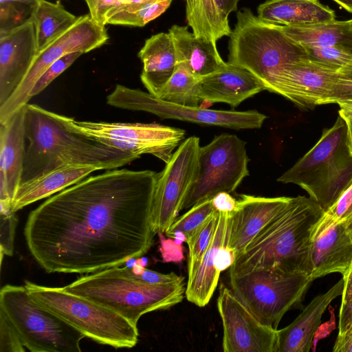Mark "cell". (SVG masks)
<instances>
[{
	"instance_id": "6da1fadb",
	"label": "cell",
	"mask_w": 352,
	"mask_h": 352,
	"mask_svg": "<svg viewBox=\"0 0 352 352\" xmlns=\"http://www.w3.org/2000/svg\"><path fill=\"white\" fill-rule=\"evenodd\" d=\"M157 173L126 168L85 177L32 210L28 250L48 273L89 274L121 266L151 248Z\"/></svg>"
},
{
	"instance_id": "7a4b0ae2",
	"label": "cell",
	"mask_w": 352,
	"mask_h": 352,
	"mask_svg": "<svg viewBox=\"0 0 352 352\" xmlns=\"http://www.w3.org/2000/svg\"><path fill=\"white\" fill-rule=\"evenodd\" d=\"M25 138L28 144L21 184L67 165L111 170L138 158L69 131L56 113L34 104L25 105Z\"/></svg>"
},
{
	"instance_id": "3957f363",
	"label": "cell",
	"mask_w": 352,
	"mask_h": 352,
	"mask_svg": "<svg viewBox=\"0 0 352 352\" xmlns=\"http://www.w3.org/2000/svg\"><path fill=\"white\" fill-rule=\"evenodd\" d=\"M324 213L321 206L310 197H291L236 257L229 273L276 268L309 276L311 236Z\"/></svg>"
},
{
	"instance_id": "277c9868",
	"label": "cell",
	"mask_w": 352,
	"mask_h": 352,
	"mask_svg": "<svg viewBox=\"0 0 352 352\" xmlns=\"http://www.w3.org/2000/svg\"><path fill=\"white\" fill-rule=\"evenodd\" d=\"M63 287L115 311L137 325L142 316L181 302L186 286L184 278L166 284L140 281L118 266L87 274Z\"/></svg>"
},
{
	"instance_id": "5b68a950",
	"label": "cell",
	"mask_w": 352,
	"mask_h": 352,
	"mask_svg": "<svg viewBox=\"0 0 352 352\" xmlns=\"http://www.w3.org/2000/svg\"><path fill=\"white\" fill-rule=\"evenodd\" d=\"M352 155L346 126L339 116L318 142L277 181L294 184L327 211L351 184Z\"/></svg>"
},
{
	"instance_id": "8992f818",
	"label": "cell",
	"mask_w": 352,
	"mask_h": 352,
	"mask_svg": "<svg viewBox=\"0 0 352 352\" xmlns=\"http://www.w3.org/2000/svg\"><path fill=\"white\" fill-rule=\"evenodd\" d=\"M228 43V63L252 73L267 89L272 75L283 65L307 58L304 46L278 25L266 22L247 8L236 14Z\"/></svg>"
},
{
	"instance_id": "52a82bcc",
	"label": "cell",
	"mask_w": 352,
	"mask_h": 352,
	"mask_svg": "<svg viewBox=\"0 0 352 352\" xmlns=\"http://www.w3.org/2000/svg\"><path fill=\"white\" fill-rule=\"evenodd\" d=\"M29 294L49 310L94 341L116 349H131L138 341L137 325L115 311L64 287L24 282Z\"/></svg>"
},
{
	"instance_id": "ba28073f",
	"label": "cell",
	"mask_w": 352,
	"mask_h": 352,
	"mask_svg": "<svg viewBox=\"0 0 352 352\" xmlns=\"http://www.w3.org/2000/svg\"><path fill=\"white\" fill-rule=\"evenodd\" d=\"M230 289L263 324L277 329L289 310L301 306L312 280L302 272L258 268L229 273Z\"/></svg>"
},
{
	"instance_id": "9c48e42d",
	"label": "cell",
	"mask_w": 352,
	"mask_h": 352,
	"mask_svg": "<svg viewBox=\"0 0 352 352\" xmlns=\"http://www.w3.org/2000/svg\"><path fill=\"white\" fill-rule=\"evenodd\" d=\"M0 309L29 351H81L80 342L85 336L33 300L25 285H4L0 291Z\"/></svg>"
},
{
	"instance_id": "30bf717a",
	"label": "cell",
	"mask_w": 352,
	"mask_h": 352,
	"mask_svg": "<svg viewBox=\"0 0 352 352\" xmlns=\"http://www.w3.org/2000/svg\"><path fill=\"white\" fill-rule=\"evenodd\" d=\"M69 131L103 144L129 152L138 158L151 154L165 163L184 139V130L156 123L80 121L58 114Z\"/></svg>"
},
{
	"instance_id": "8fae6325",
	"label": "cell",
	"mask_w": 352,
	"mask_h": 352,
	"mask_svg": "<svg viewBox=\"0 0 352 352\" xmlns=\"http://www.w3.org/2000/svg\"><path fill=\"white\" fill-rule=\"evenodd\" d=\"M245 145L236 135L223 133L200 147L197 177L182 210L211 199L220 192L235 191L249 175Z\"/></svg>"
},
{
	"instance_id": "7c38bea8",
	"label": "cell",
	"mask_w": 352,
	"mask_h": 352,
	"mask_svg": "<svg viewBox=\"0 0 352 352\" xmlns=\"http://www.w3.org/2000/svg\"><path fill=\"white\" fill-rule=\"evenodd\" d=\"M111 106L153 113L162 119H174L235 130L260 129L267 116L257 111L214 110L163 101L149 92L117 85L107 97Z\"/></svg>"
},
{
	"instance_id": "4fadbf2b",
	"label": "cell",
	"mask_w": 352,
	"mask_h": 352,
	"mask_svg": "<svg viewBox=\"0 0 352 352\" xmlns=\"http://www.w3.org/2000/svg\"><path fill=\"white\" fill-rule=\"evenodd\" d=\"M346 74L308 58L286 64L271 76L267 91L302 107L337 103L343 98Z\"/></svg>"
},
{
	"instance_id": "5bb4252c",
	"label": "cell",
	"mask_w": 352,
	"mask_h": 352,
	"mask_svg": "<svg viewBox=\"0 0 352 352\" xmlns=\"http://www.w3.org/2000/svg\"><path fill=\"white\" fill-rule=\"evenodd\" d=\"M108 38L104 27L93 20L89 14L78 16L69 29L37 53L19 86L0 106V124L28 103L36 82L53 63L70 53L89 52L104 45Z\"/></svg>"
},
{
	"instance_id": "9a60e30c",
	"label": "cell",
	"mask_w": 352,
	"mask_h": 352,
	"mask_svg": "<svg viewBox=\"0 0 352 352\" xmlns=\"http://www.w3.org/2000/svg\"><path fill=\"white\" fill-rule=\"evenodd\" d=\"M199 138L190 136L174 151L157 173L153 199L152 219L157 234L165 233L182 210L199 170Z\"/></svg>"
},
{
	"instance_id": "2e32d148",
	"label": "cell",
	"mask_w": 352,
	"mask_h": 352,
	"mask_svg": "<svg viewBox=\"0 0 352 352\" xmlns=\"http://www.w3.org/2000/svg\"><path fill=\"white\" fill-rule=\"evenodd\" d=\"M219 292L223 351L278 352V329L259 322L230 288L221 284Z\"/></svg>"
},
{
	"instance_id": "e0dca14e",
	"label": "cell",
	"mask_w": 352,
	"mask_h": 352,
	"mask_svg": "<svg viewBox=\"0 0 352 352\" xmlns=\"http://www.w3.org/2000/svg\"><path fill=\"white\" fill-rule=\"evenodd\" d=\"M311 260L312 281L332 273H347L352 264V239L344 221L324 212L313 231Z\"/></svg>"
},
{
	"instance_id": "ac0fdd59",
	"label": "cell",
	"mask_w": 352,
	"mask_h": 352,
	"mask_svg": "<svg viewBox=\"0 0 352 352\" xmlns=\"http://www.w3.org/2000/svg\"><path fill=\"white\" fill-rule=\"evenodd\" d=\"M37 53L33 21L0 34V106L19 86Z\"/></svg>"
},
{
	"instance_id": "d6986e66",
	"label": "cell",
	"mask_w": 352,
	"mask_h": 352,
	"mask_svg": "<svg viewBox=\"0 0 352 352\" xmlns=\"http://www.w3.org/2000/svg\"><path fill=\"white\" fill-rule=\"evenodd\" d=\"M291 197L240 195L230 213L226 245L241 254L258 233L283 208Z\"/></svg>"
},
{
	"instance_id": "ffe728a7",
	"label": "cell",
	"mask_w": 352,
	"mask_h": 352,
	"mask_svg": "<svg viewBox=\"0 0 352 352\" xmlns=\"http://www.w3.org/2000/svg\"><path fill=\"white\" fill-rule=\"evenodd\" d=\"M25 105L0 124V201L12 204L23 168Z\"/></svg>"
},
{
	"instance_id": "44dd1931",
	"label": "cell",
	"mask_w": 352,
	"mask_h": 352,
	"mask_svg": "<svg viewBox=\"0 0 352 352\" xmlns=\"http://www.w3.org/2000/svg\"><path fill=\"white\" fill-rule=\"evenodd\" d=\"M200 98L236 107L265 90L263 83L247 69L228 62L219 70L199 80Z\"/></svg>"
},
{
	"instance_id": "7402d4cb",
	"label": "cell",
	"mask_w": 352,
	"mask_h": 352,
	"mask_svg": "<svg viewBox=\"0 0 352 352\" xmlns=\"http://www.w3.org/2000/svg\"><path fill=\"white\" fill-rule=\"evenodd\" d=\"M344 280L340 279L325 293L316 296L288 326L277 330L278 352H308L322 316L331 302L342 296Z\"/></svg>"
},
{
	"instance_id": "603a6c76",
	"label": "cell",
	"mask_w": 352,
	"mask_h": 352,
	"mask_svg": "<svg viewBox=\"0 0 352 352\" xmlns=\"http://www.w3.org/2000/svg\"><path fill=\"white\" fill-rule=\"evenodd\" d=\"M230 213L219 211L218 222L211 242L198 266L188 277L185 296L198 307L208 305L217 286L220 273L215 268L214 259L218 250L226 244Z\"/></svg>"
},
{
	"instance_id": "cb8c5ba5",
	"label": "cell",
	"mask_w": 352,
	"mask_h": 352,
	"mask_svg": "<svg viewBox=\"0 0 352 352\" xmlns=\"http://www.w3.org/2000/svg\"><path fill=\"white\" fill-rule=\"evenodd\" d=\"M142 64V82L155 96L171 77L177 65L176 52L169 32L147 38L138 53Z\"/></svg>"
},
{
	"instance_id": "d4e9b609",
	"label": "cell",
	"mask_w": 352,
	"mask_h": 352,
	"mask_svg": "<svg viewBox=\"0 0 352 352\" xmlns=\"http://www.w3.org/2000/svg\"><path fill=\"white\" fill-rule=\"evenodd\" d=\"M96 170L98 169L91 166L67 165L21 184L14 197L12 210L16 212L31 204L51 197Z\"/></svg>"
},
{
	"instance_id": "484cf974",
	"label": "cell",
	"mask_w": 352,
	"mask_h": 352,
	"mask_svg": "<svg viewBox=\"0 0 352 352\" xmlns=\"http://www.w3.org/2000/svg\"><path fill=\"white\" fill-rule=\"evenodd\" d=\"M258 17L276 25L302 26L336 20L331 9L318 0H267L259 5Z\"/></svg>"
},
{
	"instance_id": "4316f807",
	"label": "cell",
	"mask_w": 352,
	"mask_h": 352,
	"mask_svg": "<svg viewBox=\"0 0 352 352\" xmlns=\"http://www.w3.org/2000/svg\"><path fill=\"white\" fill-rule=\"evenodd\" d=\"M168 32L173 41L177 63H186L197 78L212 74L226 65L216 43L196 36L186 26L174 25Z\"/></svg>"
},
{
	"instance_id": "83f0119b",
	"label": "cell",
	"mask_w": 352,
	"mask_h": 352,
	"mask_svg": "<svg viewBox=\"0 0 352 352\" xmlns=\"http://www.w3.org/2000/svg\"><path fill=\"white\" fill-rule=\"evenodd\" d=\"M279 26L287 36L303 46H339L352 52V26L349 21L335 20L302 26Z\"/></svg>"
},
{
	"instance_id": "f1b7e54d",
	"label": "cell",
	"mask_w": 352,
	"mask_h": 352,
	"mask_svg": "<svg viewBox=\"0 0 352 352\" xmlns=\"http://www.w3.org/2000/svg\"><path fill=\"white\" fill-rule=\"evenodd\" d=\"M186 21L197 37L216 43L232 32L216 0H185Z\"/></svg>"
},
{
	"instance_id": "f546056e",
	"label": "cell",
	"mask_w": 352,
	"mask_h": 352,
	"mask_svg": "<svg viewBox=\"0 0 352 352\" xmlns=\"http://www.w3.org/2000/svg\"><path fill=\"white\" fill-rule=\"evenodd\" d=\"M78 18L59 2L41 0L33 17L38 52L69 29Z\"/></svg>"
},
{
	"instance_id": "4dcf8cb0",
	"label": "cell",
	"mask_w": 352,
	"mask_h": 352,
	"mask_svg": "<svg viewBox=\"0 0 352 352\" xmlns=\"http://www.w3.org/2000/svg\"><path fill=\"white\" fill-rule=\"evenodd\" d=\"M199 80L186 63H177L171 77L155 96L170 103L199 107V103L201 101Z\"/></svg>"
},
{
	"instance_id": "1f68e13d",
	"label": "cell",
	"mask_w": 352,
	"mask_h": 352,
	"mask_svg": "<svg viewBox=\"0 0 352 352\" xmlns=\"http://www.w3.org/2000/svg\"><path fill=\"white\" fill-rule=\"evenodd\" d=\"M173 0H149L129 5L113 16L107 24L143 27L160 16Z\"/></svg>"
},
{
	"instance_id": "d6a6232c",
	"label": "cell",
	"mask_w": 352,
	"mask_h": 352,
	"mask_svg": "<svg viewBox=\"0 0 352 352\" xmlns=\"http://www.w3.org/2000/svg\"><path fill=\"white\" fill-rule=\"evenodd\" d=\"M41 0H0V34L8 33L28 22Z\"/></svg>"
},
{
	"instance_id": "836d02e7",
	"label": "cell",
	"mask_w": 352,
	"mask_h": 352,
	"mask_svg": "<svg viewBox=\"0 0 352 352\" xmlns=\"http://www.w3.org/2000/svg\"><path fill=\"white\" fill-rule=\"evenodd\" d=\"M218 219L219 211L216 210L186 239L188 247V277L192 275L208 248Z\"/></svg>"
},
{
	"instance_id": "e575fe53",
	"label": "cell",
	"mask_w": 352,
	"mask_h": 352,
	"mask_svg": "<svg viewBox=\"0 0 352 352\" xmlns=\"http://www.w3.org/2000/svg\"><path fill=\"white\" fill-rule=\"evenodd\" d=\"M215 211L212 199L199 203L191 207L182 216L175 219L165 234L170 238L176 232H182L187 239Z\"/></svg>"
},
{
	"instance_id": "d590c367",
	"label": "cell",
	"mask_w": 352,
	"mask_h": 352,
	"mask_svg": "<svg viewBox=\"0 0 352 352\" xmlns=\"http://www.w3.org/2000/svg\"><path fill=\"white\" fill-rule=\"evenodd\" d=\"M303 46V45H302ZM307 58L320 65L343 70L352 65V52L344 47L304 46Z\"/></svg>"
},
{
	"instance_id": "8d00e7d4",
	"label": "cell",
	"mask_w": 352,
	"mask_h": 352,
	"mask_svg": "<svg viewBox=\"0 0 352 352\" xmlns=\"http://www.w3.org/2000/svg\"><path fill=\"white\" fill-rule=\"evenodd\" d=\"M91 17L97 23L105 26L108 21L125 7L149 0H85Z\"/></svg>"
},
{
	"instance_id": "74e56055",
	"label": "cell",
	"mask_w": 352,
	"mask_h": 352,
	"mask_svg": "<svg viewBox=\"0 0 352 352\" xmlns=\"http://www.w3.org/2000/svg\"><path fill=\"white\" fill-rule=\"evenodd\" d=\"M82 54V53L79 52L70 53L53 63L36 82L30 94V100L45 89Z\"/></svg>"
},
{
	"instance_id": "f35d334b",
	"label": "cell",
	"mask_w": 352,
	"mask_h": 352,
	"mask_svg": "<svg viewBox=\"0 0 352 352\" xmlns=\"http://www.w3.org/2000/svg\"><path fill=\"white\" fill-rule=\"evenodd\" d=\"M24 347L16 329L0 309V351L21 352Z\"/></svg>"
},
{
	"instance_id": "ab89813d",
	"label": "cell",
	"mask_w": 352,
	"mask_h": 352,
	"mask_svg": "<svg viewBox=\"0 0 352 352\" xmlns=\"http://www.w3.org/2000/svg\"><path fill=\"white\" fill-rule=\"evenodd\" d=\"M342 278L344 287L339 312L338 334L343 333L352 322V264Z\"/></svg>"
},
{
	"instance_id": "60d3db41",
	"label": "cell",
	"mask_w": 352,
	"mask_h": 352,
	"mask_svg": "<svg viewBox=\"0 0 352 352\" xmlns=\"http://www.w3.org/2000/svg\"><path fill=\"white\" fill-rule=\"evenodd\" d=\"M17 218L15 212L0 213V248L1 254L12 256L14 240Z\"/></svg>"
},
{
	"instance_id": "b9f144b4",
	"label": "cell",
	"mask_w": 352,
	"mask_h": 352,
	"mask_svg": "<svg viewBox=\"0 0 352 352\" xmlns=\"http://www.w3.org/2000/svg\"><path fill=\"white\" fill-rule=\"evenodd\" d=\"M122 268L126 275L140 281L151 284H166L178 281L184 278L183 276H178L174 272L162 274L145 268L142 274L135 275L132 272L131 268L125 265L122 267Z\"/></svg>"
},
{
	"instance_id": "7bdbcfd3",
	"label": "cell",
	"mask_w": 352,
	"mask_h": 352,
	"mask_svg": "<svg viewBox=\"0 0 352 352\" xmlns=\"http://www.w3.org/2000/svg\"><path fill=\"white\" fill-rule=\"evenodd\" d=\"M162 232H158L160 246V252L164 263H181L184 259V247L174 239H166Z\"/></svg>"
},
{
	"instance_id": "ee69618b",
	"label": "cell",
	"mask_w": 352,
	"mask_h": 352,
	"mask_svg": "<svg viewBox=\"0 0 352 352\" xmlns=\"http://www.w3.org/2000/svg\"><path fill=\"white\" fill-rule=\"evenodd\" d=\"M352 204V184L325 213L334 219L340 220Z\"/></svg>"
},
{
	"instance_id": "f6af8a7d",
	"label": "cell",
	"mask_w": 352,
	"mask_h": 352,
	"mask_svg": "<svg viewBox=\"0 0 352 352\" xmlns=\"http://www.w3.org/2000/svg\"><path fill=\"white\" fill-rule=\"evenodd\" d=\"M236 259V254L234 250L228 248L226 244L223 245L217 251L214 266L221 274V272L230 268Z\"/></svg>"
},
{
	"instance_id": "bcb514c9",
	"label": "cell",
	"mask_w": 352,
	"mask_h": 352,
	"mask_svg": "<svg viewBox=\"0 0 352 352\" xmlns=\"http://www.w3.org/2000/svg\"><path fill=\"white\" fill-rule=\"evenodd\" d=\"M214 209L219 212H232L236 206L237 200L230 193L220 192L212 199Z\"/></svg>"
},
{
	"instance_id": "7dc6e473",
	"label": "cell",
	"mask_w": 352,
	"mask_h": 352,
	"mask_svg": "<svg viewBox=\"0 0 352 352\" xmlns=\"http://www.w3.org/2000/svg\"><path fill=\"white\" fill-rule=\"evenodd\" d=\"M333 351L352 352V322L343 333L338 335Z\"/></svg>"
},
{
	"instance_id": "c3c4849f",
	"label": "cell",
	"mask_w": 352,
	"mask_h": 352,
	"mask_svg": "<svg viewBox=\"0 0 352 352\" xmlns=\"http://www.w3.org/2000/svg\"><path fill=\"white\" fill-rule=\"evenodd\" d=\"M340 107L339 116L343 119L352 120V98H345L337 102Z\"/></svg>"
},
{
	"instance_id": "681fc988",
	"label": "cell",
	"mask_w": 352,
	"mask_h": 352,
	"mask_svg": "<svg viewBox=\"0 0 352 352\" xmlns=\"http://www.w3.org/2000/svg\"><path fill=\"white\" fill-rule=\"evenodd\" d=\"M222 12L228 17L229 14L237 10L239 0H216Z\"/></svg>"
},
{
	"instance_id": "f907efd6",
	"label": "cell",
	"mask_w": 352,
	"mask_h": 352,
	"mask_svg": "<svg viewBox=\"0 0 352 352\" xmlns=\"http://www.w3.org/2000/svg\"><path fill=\"white\" fill-rule=\"evenodd\" d=\"M343 119V118H342ZM346 126V134H347V142L349 150L352 155V120L343 119Z\"/></svg>"
},
{
	"instance_id": "816d5d0a",
	"label": "cell",
	"mask_w": 352,
	"mask_h": 352,
	"mask_svg": "<svg viewBox=\"0 0 352 352\" xmlns=\"http://www.w3.org/2000/svg\"><path fill=\"white\" fill-rule=\"evenodd\" d=\"M345 72L349 76L348 80V98H352V65L346 68Z\"/></svg>"
},
{
	"instance_id": "f5cc1de1",
	"label": "cell",
	"mask_w": 352,
	"mask_h": 352,
	"mask_svg": "<svg viewBox=\"0 0 352 352\" xmlns=\"http://www.w3.org/2000/svg\"><path fill=\"white\" fill-rule=\"evenodd\" d=\"M344 8L346 11L352 13V0H333Z\"/></svg>"
},
{
	"instance_id": "db71d44e",
	"label": "cell",
	"mask_w": 352,
	"mask_h": 352,
	"mask_svg": "<svg viewBox=\"0 0 352 352\" xmlns=\"http://www.w3.org/2000/svg\"><path fill=\"white\" fill-rule=\"evenodd\" d=\"M145 268V267L138 263L137 261L136 263L131 267V271L135 275H140L143 273Z\"/></svg>"
},
{
	"instance_id": "11a10c76",
	"label": "cell",
	"mask_w": 352,
	"mask_h": 352,
	"mask_svg": "<svg viewBox=\"0 0 352 352\" xmlns=\"http://www.w3.org/2000/svg\"><path fill=\"white\" fill-rule=\"evenodd\" d=\"M343 221H345L347 232L352 239V216Z\"/></svg>"
},
{
	"instance_id": "9f6ffc18",
	"label": "cell",
	"mask_w": 352,
	"mask_h": 352,
	"mask_svg": "<svg viewBox=\"0 0 352 352\" xmlns=\"http://www.w3.org/2000/svg\"><path fill=\"white\" fill-rule=\"evenodd\" d=\"M351 216H352V204H351V206L349 207V208L348 209V210L346 212V213L344 214V216L342 217V218L340 220L347 219L348 218H349Z\"/></svg>"
},
{
	"instance_id": "6f0895ef",
	"label": "cell",
	"mask_w": 352,
	"mask_h": 352,
	"mask_svg": "<svg viewBox=\"0 0 352 352\" xmlns=\"http://www.w3.org/2000/svg\"><path fill=\"white\" fill-rule=\"evenodd\" d=\"M137 261H138V263H140V265H142L144 267H145L148 263V260L145 257H142V258L139 257L137 258Z\"/></svg>"
},
{
	"instance_id": "680465c9",
	"label": "cell",
	"mask_w": 352,
	"mask_h": 352,
	"mask_svg": "<svg viewBox=\"0 0 352 352\" xmlns=\"http://www.w3.org/2000/svg\"><path fill=\"white\" fill-rule=\"evenodd\" d=\"M349 21H350V23H351V25L352 26V19L349 20Z\"/></svg>"
},
{
	"instance_id": "91938a15",
	"label": "cell",
	"mask_w": 352,
	"mask_h": 352,
	"mask_svg": "<svg viewBox=\"0 0 352 352\" xmlns=\"http://www.w3.org/2000/svg\"><path fill=\"white\" fill-rule=\"evenodd\" d=\"M351 184H352V180H351Z\"/></svg>"
}]
</instances>
